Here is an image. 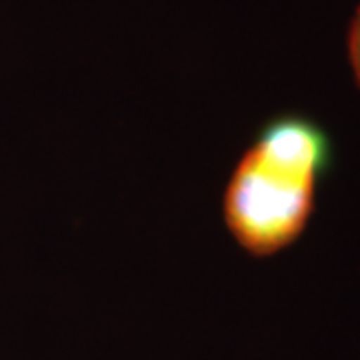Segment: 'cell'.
Returning <instances> with one entry per match:
<instances>
[{
  "mask_svg": "<svg viewBox=\"0 0 360 360\" xmlns=\"http://www.w3.org/2000/svg\"><path fill=\"white\" fill-rule=\"evenodd\" d=\"M333 141L316 120L278 115L264 122L232 170L222 198L226 229L245 252L264 258L296 243L333 167Z\"/></svg>",
  "mask_w": 360,
  "mask_h": 360,
  "instance_id": "cell-1",
  "label": "cell"
},
{
  "mask_svg": "<svg viewBox=\"0 0 360 360\" xmlns=\"http://www.w3.org/2000/svg\"><path fill=\"white\" fill-rule=\"evenodd\" d=\"M348 58H350V66L360 89V6L356 8V14L348 30Z\"/></svg>",
  "mask_w": 360,
  "mask_h": 360,
  "instance_id": "cell-2",
  "label": "cell"
}]
</instances>
